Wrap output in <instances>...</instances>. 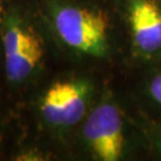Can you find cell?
<instances>
[{"label":"cell","instance_id":"cell-7","mask_svg":"<svg viewBox=\"0 0 161 161\" xmlns=\"http://www.w3.org/2000/svg\"><path fill=\"white\" fill-rule=\"evenodd\" d=\"M3 16H4V0H0V25L3 23Z\"/></svg>","mask_w":161,"mask_h":161},{"label":"cell","instance_id":"cell-5","mask_svg":"<svg viewBox=\"0 0 161 161\" xmlns=\"http://www.w3.org/2000/svg\"><path fill=\"white\" fill-rule=\"evenodd\" d=\"M129 24L135 46L144 54L161 49V6L155 0H132Z\"/></svg>","mask_w":161,"mask_h":161},{"label":"cell","instance_id":"cell-1","mask_svg":"<svg viewBox=\"0 0 161 161\" xmlns=\"http://www.w3.org/2000/svg\"><path fill=\"white\" fill-rule=\"evenodd\" d=\"M58 37L76 52L102 56L108 50L109 23L103 12L81 6H64L54 16Z\"/></svg>","mask_w":161,"mask_h":161},{"label":"cell","instance_id":"cell-6","mask_svg":"<svg viewBox=\"0 0 161 161\" xmlns=\"http://www.w3.org/2000/svg\"><path fill=\"white\" fill-rule=\"evenodd\" d=\"M150 94L155 102L161 104V73L156 75L150 82Z\"/></svg>","mask_w":161,"mask_h":161},{"label":"cell","instance_id":"cell-2","mask_svg":"<svg viewBox=\"0 0 161 161\" xmlns=\"http://www.w3.org/2000/svg\"><path fill=\"white\" fill-rule=\"evenodd\" d=\"M84 135L93 155L102 161H116L124 147L123 122L118 108L102 103L88 116Z\"/></svg>","mask_w":161,"mask_h":161},{"label":"cell","instance_id":"cell-4","mask_svg":"<svg viewBox=\"0 0 161 161\" xmlns=\"http://www.w3.org/2000/svg\"><path fill=\"white\" fill-rule=\"evenodd\" d=\"M87 94L88 86L82 81L55 82L42 98V115L52 125H73L85 115Z\"/></svg>","mask_w":161,"mask_h":161},{"label":"cell","instance_id":"cell-3","mask_svg":"<svg viewBox=\"0 0 161 161\" xmlns=\"http://www.w3.org/2000/svg\"><path fill=\"white\" fill-rule=\"evenodd\" d=\"M3 42L6 76L13 82L25 80L43 56L40 38L20 22H12L6 28Z\"/></svg>","mask_w":161,"mask_h":161}]
</instances>
